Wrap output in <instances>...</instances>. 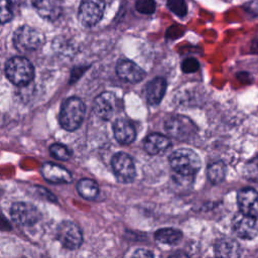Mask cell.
I'll list each match as a JSON object with an SVG mask.
<instances>
[{
    "label": "cell",
    "mask_w": 258,
    "mask_h": 258,
    "mask_svg": "<svg viewBox=\"0 0 258 258\" xmlns=\"http://www.w3.org/2000/svg\"><path fill=\"white\" fill-rule=\"evenodd\" d=\"M43 35L38 30L27 25L20 26L13 35L14 47L23 53L39 49L43 44Z\"/></svg>",
    "instance_id": "obj_4"
},
{
    "label": "cell",
    "mask_w": 258,
    "mask_h": 258,
    "mask_svg": "<svg viewBox=\"0 0 258 258\" xmlns=\"http://www.w3.org/2000/svg\"><path fill=\"white\" fill-rule=\"evenodd\" d=\"M115 139L124 145L132 143L136 138V131L132 123L126 119H117L113 124Z\"/></svg>",
    "instance_id": "obj_17"
},
{
    "label": "cell",
    "mask_w": 258,
    "mask_h": 258,
    "mask_svg": "<svg viewBox=\"0 0 258 258\" xmlns=\"http://www.w3.org/2000/svg\"><path fill=\"white\" fill-rule=\"evenodd\" d=\"M5 75L12 84L25 86L32 81L34 70L27 58L23 56H13L6 62Z\"/></svg>",
    "instance_id": "obj_3"
},
{
    "label": "cell",
    "mask_w": 258,
    "mask_h": 258,
    "mask_svg": "<svg viewBox=\"0 0 258 258\" xmlns=\"http://www.w3.org/2000/svg\"><path fill=\"white\" fill-rule=\"evenodd\" d=\"M116 73L120 79L131 84L142 81L145 77V72L135 62L124 59L117 63Z\"/></svg>",
    "instance_id": "obj_14"
},
{
    "label": "cell",
    "mask_w": 258,
    "mask_h": 258,
    "mask_svg": "<svg viewBox=\"0 0 258 258\" xmlns=\"http://www.w3.org/2000/svg\"><path fill=\"white\" fill-rule=\"evenodd\" d=\"M217 258H239L242 254L241 245L233 238L219 239L214 246Z\"/></svg>",
    "instance_id": "obj_15"
},
{
    "label": "cell",
    "mask_w": 258,
    "mask_h": 258,
    "mask_svg": "<svg viewBox=\"0 0 258 258\" xmlns=\"http://www.w3.org/2000/svg\"><path fill=\"white\" fill-rule=\"evenodd\" d=\"M166 90V82L163 78L157 77L151 80L145 89L146 100L150 105H157L162 100Z\"/></svg>",
    "instance_id": "obj_19"
},
{
    "label": "cell",
    "mask_w": 258,
    "mask_h": 258,
    "mask_svg": "<svg viewBox=\"0 0 258 258\" xmlns=\"http://www.w3.org/2000/svg\"><path fill=\"white\" fill-rule=\"evenodd\" d=\"M77 190L81 197L86 200H94L99 194L97 182L90 178H82L77 183Z\"/></svg>",
    "instance_id": "obj_21"
},
{
    "label": "cell",
    "mask_w": 258,
    "mask_h": 258,
    "mask_svg": "<svg viewBox=\"0 0 258 258\" xmlns=\"http://www.w3.org/2000/svg\"><path fill=\"white\" fill-rule=\"evenodd\" d=\"M13 16L12 7L9 0H0V23H6Z\"/></svg>",
    "instance_id": "obj_26"
},
{
    "label": "cell",
    "mask_w": 258,
    "mask_h": 258,
    "mask_svg": "<svg viewBox=\"0 0 258 258\" xmlns=\"http://www.w3.org/2000/svg\"><path fill=\"white\" fill-rule=\"evenodd\" d=\"M49 152L51 156H53L58 160H68L72 154L70 149L60 143L51 144L49 147Z\"/></svg>",
    "instance_id": "obj_23"
},
{
    "label": "cell",
    "mask_w": 258,
    "mask_h": 258,
    "mask_svg": "<svg viewBox=\"0 0 258 258\" xmlns=\"http://www.w3.org/2000/svg\"><path fill=\"white\" fill-rule=\"evenodd\" d=\"M232 228L241 239L251 240L258 235V224L256 219L242 214H236L232 220Z\"/></svg>",
    "instance_id": "obj_10"
},
{
    "label": "cell",
    "mask_w": 258,
    "mask_h": 258,
    "mask_svg": "<svg viewBox=\"0 0 258 258\" xmlns=\"http://www.w3.org/2000/svg\"><path fill=\"white\" fill-rule=\"evenodd\" d=\"M164 129L170 136L184 140L196 133L197 126L189 118L181 115H174L165 121Z\"/></svg>",
    "instance_id": "obj_6"
},
{
    "label": "cell",
    "mask_w": 258,
    "mask_h": 258,
    "mask_svg": "<svg viewBox=\"0 0 258 258\" xmlns=\"http://www.w3.org/2000/svg\"><path fill=\"white\" fill-rule=\"evenodd\" d=\"M169 163L174 172L182 178H192L202 166L200 156L188 148L173 151L169 156Z\"/></svg>",
    "instance_id": "obj_1"
},
{
    "label": "cell",
    "mask_w": 258,
    "mask_h": 258,
    "mask_svg": "<svg viewBox=\"0 0 258 258\" xmlns=\"http://www.w3.org/2000/svg\"><path fill=\"white\" fill-rule=\"evenodd\" d=\"M40 172L43 178L51 183H69L73 180V176L67 168L52 162L43 163Z\"/></svg>",
    "instance_id": "obj_13"
},
{
    "label": "cell",
    "mask_w": 258,
    "mask_h": 258,
    "mask_svg": "<svg viewBox=\"0 0 258 258\" xmlns=\"http://www.w3.org/2000/svg\"><path fill=\"white\" fill-rule=\"evenodd\" d=\"M136 10L143 14H152L155 11L156 5L154 0H137L135 4Z\"/></svg>",
    "instance_id": "obj_27"
},
{
    "label": "cell",
    "mask_w": 258,
    "mask_h": 258,
    "mask_svg": "<svg viewBox=\"0 0 258 258\" xmlns=\"http://www.w3.org/2000/svg\"><path fill=\"white\" fill-rule=\"evenodd\" d=\"M10 216L13 222L20 226H32L40 219V213L37 208L25 202H18L12 205Z\"/></svg>",
    "instance_id": "obj_8"
},
{
    "label": "cell",
    "mask_w": 258,
    "mask_h": 258,
    "mask_svg": "<svg viewBox=\"0 0 258 258\" xmlns=\"http://www.w3.org/2000/svg\"><path fill=\"white\" fill-rule=\"evenodd\" d=\"M104 0H83L79 8V20L86 27L96 25L103 17L105 11Z\"/></svg>",
    "instance_id": "obj_5"
},
{
    "label": "cell",
    "mask_w": 258,
    "mask_h": 258,
    "mask_svg": "<svg viewBox=\"0 0 258 258\" xmlns=\"http://www.w3.org/2000/svg\"><path fill=\"white\" fill-rule=\"evenodd\" d=\"M131 258H154L153 254L146 249H138L134 252Z\"/></svg>",
    "instance_id": "obj_29"
},
{
    "label": "cell",
    "mask_w": 258,
    "mask_h": 258,
    "mask_svg": "<svg viewBox=\"0 0 258 258\" xmlns=\"http://www.w3.org/2000/svg\"><path fill=\"white\" fill-rule=\"evenodd\" d=\"M226 165L223 161H216L208 166L207 175L209 180L213 184H218L222 182L226 175Z\"/></svg>",
    "instance_id": "obj_22"
},
{
    "label": "cell",
    "mask_w": 258,
    "mask_h": 258,
    "mask_svg": "<svg viewBox=\"0 0 258 258\" xmlns=\"http://www.w3.org/2000/svg\"><path fill=\"white\" fill-rule=\"evenodd\" d=\"M167 7L178 17H183L187 13V6L184 0H167Z\"/></svg>",
    "instance_id": "obj_24"
},
{
    "label": "cell",
    "mask_w": 258,
    "mask_h": 258,
    "mask_svg": "<svg viewBox=\"0 0 258 258\" xmlns=\"http://www.w3.org/2000/svg\"><path fill=\"white\" fill-rule=\"evenodd\" d=\"M199 68H200V63L195 57L185 58L181 63V70L183 73H186V74L195 73L199 70Z\"/></svg>",
    "instance_id": "obj_28"
},
{
    "label": "cell",
    "mask_w": 258,
    "mask_h": 258,
    "mask_svg": "<svg viewBox=\"0 0 258 258\" xmlns=\"http://www.w3.org/2000/svg\"><path fill=\"white\" fill-rule=\"evenodd\" d=\"M240 212L246 216L258 219V191L251 187L241 189L237 195Z\"/></svg>",
    "instance_id": "obj_12"
},
{
    "label": "cell",
    "mask_w": 258,
    "mask_h": 258,
    "mask_svg": "<svg viewBox=\"0 0 258 258\" xmlns=\"http://www.w3.org/2000/svg\"><path fill=\"white\" fill-rule=\"evenodd\" d=\"M86 112L84 102L78 97L67 99L59 113V123L68 131H74L82 124Z\"/></svg>",
    "instance_id": "obj_2"
},
{
    "label": "cell",
    "mask_w": 258,
    "mask_h": 258,
    "mask_svg": "<svg viewBox=\"0 0 258 258\" xmlns=\"http://www.w3.org/2000/svg\"><path fill=\"white\" fill-rule=\"evenodd\" d=\"M154 238L159 243L173 245V244H177L181 240L182 233L177 229L162 228L155 232Z\"/></svg>",
    "instance_id": "obj_20"
},
{
    "label": "cell",
    "mask_w": 258,
    "mask_h": 258,
    "mask_svg": "<svg viewBox=\"0 0 258 258\" xmlns=\"http://www.w3.org/2000/svg\"><path fill=\"white\" fill-rule=\"evenodd\" d=\"M113 171L120 182H131L135 177V165L131 156L125 152L116 153L111 160Z\"/></svg>",
    "instance_id": "obj_9"
},
{
    "label": "cell",
    "mask_w": 258,
    "mask_h": 258,
    "mask_svg": "<svg viewBox=\"0 0 258 258\" xmlns=\"http://www.w3.org/2000/svg\"><path fill=\"white\" fill-rule=\"evenodd\" d=\"M116 96L111 92H104L96 97L93 104V109L99 118L107 121L114 116L116 112Z\"/></svg>",
    "instance_id": "obj_11"
},
{
    "label": "cell",
    "mask_w": 258,
    "mask_h": 258,
    "mask_svg": "<svg viewBox=\"0 0 258 258\" xmlns=\"http://www.w3.org/2000/svg\"><path fill=\"white\" fill-rule=\"evenodd\" d=\"M171 145L168 137L159 133H152L148 135L143 142L145 151L150 155H156L167 150Z\"/></svg>",
    "instance_id": "obj_18"
},
{
    "label": "cell",
    "mask_w": 258,
    "mask_h": 258,
    "mask_svg": "<svg viewBox=\"0 0 258 258\" xmlns=\"http://www.w3.org/2000/svg\"><path fill=\"white\" fill-rule=\"evenodd\" d=\"M32 5L42 18L49 21L56 20L62 11L59 0H32Z\"/></svg>",
    "instance_id": "obj_16"
},
{
    "label": "cell",
    "mask_w": 258,
    "mask_h": 258,
    "mask_svg": "<svg viewBox=\"0 0 258 258\" xmlns=\"http://www.w3.org/2000/svg\"><path fill=\"white\" fill-rule=\"evenodd\" d=\"M56 239L64 248L76 250L83 243V234L77 224L71 221H63L56 229Z\"/></svg>",
    "instance_id": "obj_7"
},
{
    "label": "cell",
    "mask_w": 258,
    "mask_h": 258,
    "mask_svg": "<svg viewBox=\"0 0 258 258\" xmlns=\"http://www.w3.org/2000/svg\"><path fill=\"white\" fill-rule=\"evenodd\" d=\"M245 176L253 181H258V154L249 160L245 166Z\"/></svg>",
    "instance_id": "obj_25"
},
{
    "label": "cell",
    "mask_w": 258,
    "mask_h": 258,
    "mask_svg": "<svg viewBox=\"0 0 258 258\" xmlns=\"http://www.w3.org/2000/svg\"><path fill=\"white\" fill-rule=\"evenodd\" d=\"M168 258H189L188 255L182 251H177L175 253H173L172 255H170Z\"/></svg>",
    "instance_id": "obj_30"
}]
</instances>
